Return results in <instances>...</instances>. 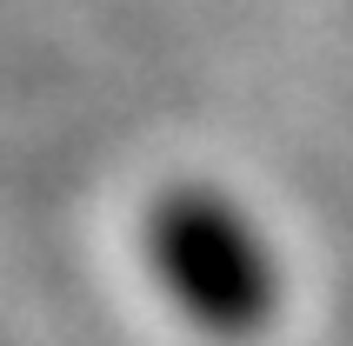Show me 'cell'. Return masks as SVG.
I'll return each instance as SVG.
<instances>
[{
  "label": "cell",
  "mask_w": 353,
  "mask_h": 346,
  "mask_svg": "<svg viewBox=\"0 0 353 346\" xmlns=\"http://www.w3.org/2000/svg\"><path fill=\"white\" fill-rule=\"evenodd\" d=\"M147 260L187 327L254 340L280 313V260L260 227L214 187H167L147 213Z\"/></svg>",
  "instance_id": "obj_1"
}]
</instances>
